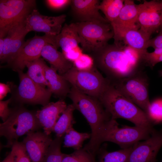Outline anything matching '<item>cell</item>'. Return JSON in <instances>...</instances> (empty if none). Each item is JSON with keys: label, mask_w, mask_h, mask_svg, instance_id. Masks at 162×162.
Returning <instances> with one entry per match:
<instances>
[{"label": "cell", "mask_w": 162, "mask_h": 162, "mask_svg": "<svg viewBox=\"0 0 162 162\" xmlns=\"http://www.w3.org/2000/svg\"><path fill=\"white\" fill-rule=\"evenodd\" d=\"M143 53L120 41L108 44L88 54L95 66L112 83L143 70Z\"/></svg>", "instance_id": "6da1fadb"}, {"label": "cell", "mask_w": 162, "mask_h": 162, "mask_svg": "<svg viewBox=\"0 0 162 162\" xmlns=\"http://www.w3.org/2000/svg\"><path fill=\"white\" fill-rule=\"evenodd\" d=\"M75 109L85 117L91 129V136L89 142L83 148L95 155L101 144L100 138L106 123L111 118L99 99L85 94L71 86L68 95Z\"/></svg>", "instance_id": "7a4b0ae2"}, {"label": "cell", "mask_w": 162, "mask_h": 162, "mask_svg": "<svg viewBox=\"0 0 162 162\" xmlns=\"http://www.w3.org/2000/svg\"><path fill=\"white\" fill-rule=\"evenodd\" d=\"M99 99L112 118H123L136 126L153 127L146 113L110 82Z\"/></svg>", "instance_id": "3957f363"}, {"label": "cell", "mask_w": 162, "mask_h": 162, "mask_svg": "<svg viewBox=\"0 0 162 162\" xmlns=\"http://www.w3.org/2000/svg\"><path fill=\"white\" fill-rule=\"evenodd\" d=\"M42 127L33 112L20 107L12 110L7 120L0 124V135L7 140L6 146L12 147L18 138Z\"/></svg>", "instance_id": "277c9868"}, {"label": "cell", "mask_w": 162, "mask_h": 162, "mask_svg": "<svg viewBox=\"0 0 162 162\" xmlns=\"http://www.w3.org/2000/svg\"><path fill=\"white\" fill-rule=\"evenodd\" d=\"M116 119L111 118L105 124L102 133L100 142H110L122 149L129 148L142 140L149 138L156 130L153 127L135 126L120 127Z\"/></svg>", "instance_id": "5b68a950"}, {"label": "cell", "mask_w": 162, "mask_h": 162, "mask_svg": "<svg viewBox=\"0 0 162 162\" xmlns=\"http://www.w3.org/2000/svg\"><path fill=\"white\" fill-rule=\"evenodd\" d=\"M62 76L80 92L98 99L110 83L94 65L86 70H79L73 66Z\"/></svg>", "instance_id": "8992f818"}, {"label": "cell", "mask_w": 162, "mask_h": 162, "mask_svg": "<svg viewBox=\"0 0 162 162\" xmlns=\"http://www.w3.org/2000/svg\"><path fill=\"white\" fill-rule=\"evenodd\" d=\"M83 52L89 54L108 44L114 35L110 22H77L75 23Z\"/></svg>", "instance_id": "52a82bcc"}, {"label": "cell", "mask_w": 162, "mask_h": 162, "mask_svg": "<svg viewBox=\"0 0 162 162\" xmlns=\"http://www.w3.org/2000/svg\"><path fill=\"white\" fill-rule=\"evenodd\" d=\"M148 79L143 70L130 76L110 82L146 113L151 104L148 94Z\"/></svg>", "instance_id": "ba28073f"}, {"label": "cell", "mask_w": 162, "mask_h": 162, "mask_svg": "<svg viewBox=\"0 0 162 162\" xmlns=\"http://www.w3.org/2000/svg\"><path fill=\"white\" fill-rule=\"evenodd\" d=\"M36 6L34 0H0V35L5 37L11 27L26 20Z\"/></svg>", "instance_id": "9c48e42d"}, {"label": "cell", "mask_w": 162, "mask_h": 162, "mask_svg": "<svg viewBox=\"0 0 162 162\" xmlns=\"http://www.w3.org/2000/svg\"><path fill=\"white\" fill-rule=\"evenodd\" d=\"M56 36L45 34L43 36L35 35L25 41L16 56L8 66L17 72L23 71L26 64L40 58L42 49L46 44H51L57 49Z\"/></svg>", "instance_id": "30bf717a"}, {"label": "cell", "mask_w": 162, "mask_h": 162, "mask_svg": "<svg viewBox=\"0 0 162 162\" xmlns=\"http://www.w3.org/2000/svg\"><path fill=\"white\" fill-rule=\"evenodd\" d=\"M20 83L17 96L21 102L39 104L44 106L50 103L52 93L46 88L37 84L23 71L18 72Z\"/></svg>", "instance_id": "8fae6325"}, {"label": "cell", "mask_w": 162, "mask_h": 162, "mask_svg": "<svg viewBox=\"0 0 162 162\" xmlns=\"http://www.w3.org/2000/svg\"><path fill=\"white\" fill-rule=\"evenodd\" d=\"M162 12V0H144L140 4L137 20L139 29L150 38L160 28Z\"/></svg>", "instance_id": "7c38bea8"}, {"label": "cell", "mask_w": 162, "mask_h": 162, "mask_svg": "<svg viewBox=\"0 0 162 162\" xmlns=\"http://www.w3.org/2000/svg\"><path fill=\"white\" fill-rule=\"evenodd\" d=\"M162 146V130H156L150 136L132 147L127 162H156Z\"/></svg>", "instance_id": "4fadbf2b"}, {"label": "cell", "mask_w": 162, "mask_h": 162, "mask_svg": "<svg viewBox=\"0 0 162 162\" xmlns=\"http://www.w3.org/2000/svg\"><path fill=\"white\" fill-rule=\"evenodd\" d=\"M140 4L124 0V5L117 19L110 23L113 30L114 42H120L124 32L132 28L139 29L137 20Z\"/></svg>", "instance_id": "5bb4252c"}, {"label": "cell", "mask_w": 162, "mask_h": 162, "mask_svg": "<svg viewBox=\"0 0 162 162\" xmlns=\"http://www.w3.org/2000/svg\"><path fill=\"white\" fill-rule=\"evenodd\" d=\"M25 20L15 25L5 37L2 54L0 56L1 63L10 64L17 56L24 43V38L28 32L26 28Z\"/></svg>", "instance_id": "9a60e30c"}, {"label": "cell", "mask_w": 162, "mask_h": 162, "mask_svg": "<svg viewBox=\"0 0 162 162\" xmlns=\"http://www.w3.org/2000/svg\"><path fill=\"white\" fill-rule=\"evenodd\" d=\"M53 140L44 132L32 131L26 134L22 142L32 162H41Z\"/></svg>", "instance_id": "2e32d148"}, {"label": "cell", "mask_w": 162, "mask_h": 162, "mask_svg": "<svg viewBox=\"0 0 162 162\" xmlns=\"http://www.w3.org/2000/svg\"><path fill=\"white\" fill-rule=\"evenodd\" d=\"M98 0H71L72 14L78 22H109L100 13Z\"/></svg>", "instance_id": "e0dca14e"}, {"label": "cell", "mask_w": 162, "mask_h": 162, "mask_svg": "<svg viewBox=\"0 0 162 162\" xmlns=\"http://www.w3.org/2000/svg\"><path fill=\"white\" fill-rule=\"evenodd\" d=\"M63 100L49 103L35 112V116L44 132L50 135L60 117L67 108Z\"/></svg>", "instance_id": "ac0fdd59"}, {"label": "cell", "mask_w": 162, "mask_h": 162, "mask_svg": "<svg viewBox=\"0 0 162 162\" xmlns=\"http://www.w3.org/2000/svg\"><path fill=\"white\" fill-rule=\"evenodd\" d=\"M45 77L48 82L47 87L52 94L60 100L64 99L69 94L71 86L63 76L57 73L52 67L46 65Z\"/></svg>", "instance_id": "d6986e66"}, {"label": "cell", "mask_w": 162, "mask_h": 162, "mask_svg": "<svg viewBox=\"0 0 162 162\" xmlns=\"http://www.w3.org/2000/svg\"><path fill=\"white\" fill-rule=\"evenodd\" d=\"M53 45L47 44L43 47L41 56L48 61L51 66L55 68L60 75H62L71 69L73 65Z\"/></svg>", "instance_id": "ffe728a7"}, {"label": "cell", "mask_w": 162, "mask_h": 162, "mask_svg": "<svg viewBox=\"0 0 162 162\" xmlns=\"http://www.w3.org/2000/svg\"><path fill=\"white\" fill-rule=\"evenodd\" d=\"M56 41L57 48L60 47L62 52L79 46L80 39L75 23H65L56 36Z\"/></svg>", "instance_id": "44dd1931"}, {"label": "cell", "mask_w": 162, "mask_h": 162, "mask_svg": "<svg viewBox=\"0 0 162 162\" xmlns=\"http://www.w3.org/2000/svg\"><path fill=\"white\" fill-rule=\"evenodd\" d=\"M66 18V15L64 14L54 16L44 15L39 23L30 29L29 32H41L45 34L56 36L60 32Z\"/></svg>", "instance_id": "7402d4cb"}, {"label": "cell", "mask_w": 162, "mask_h": 162, "mask_svg": "<svg viewBox=\"0 0 162 162\" xmlns=\"http://www.w3.org/2000/svg\"><path fill=\"white\" fill-rule=\"evenodd\" d=\"M150 39L139 29L132 28L124 33L120 41L139 52L144 53L147 51Z\"/></svg>", "instance_id": "603a6c76"}, {"label": "cell", "mask_w": 162, "mask_h": 162, "mask_svg": "<svg viewBox=\"0 0 162 162\" xmlns=\"http://www.w3.org/2000/svg\"><path fill=\"white\" fill-rule=\"evenodd\" d=\"M46 65L44 61L40 58L28 62L26 64L28 68L26 74L29 77L44 88L48 85L45 77V68Z\"/></svg>", "instance_id": "cb8c5ba5"}, {"label": "cell", "mask_w": 162, "mask_h": 162, "mask_svg": "<svg viewBox=\"0 0 162 162\" xmlns=\"http://www.w3.org/2000/svg\"><path fill=\"white\" fill-rule=\"evenodd\" d=\"M75 110L72 104L68 105L53 129L52 132L55 133L56 137L64 136L68 130L73 127V124L76 123L73 116Z\"/></svg>", "instance_id": "d4e9b609"}, {"label": "cell", "mask_w": 162, "mask_h": 162, "mask_svg": "<svg viewBox=\"0 0 162 162\" xmlns=\"http://www.w3.org/2000/svg\"><path fill=\"white\" fill-rule=\"evenodd\" d=\"M124 0H103L100 2L98 9L104 14L110 23L118 16L124 5Z\"/></svg>", "instance_id": "484cf974"}, {"label": "cell", "mask_w": 162, "mask_h": 162, "mask_svg": "<svg viewBox=\"0 0 162 162\" xmlns=\"http://www.w3.org/2000/svg\"><path fill=\"white\" fill-rule=\"evenodd\" d=\"M91 133H80L75 130L73 127L66 132L64 137L63 147L72 148L75 150L82 148V144L86 140L90 139Z\"/></svg>", "instance_id": "4316f807"}, {"label": "cell", "mask_w": 162, "mask_h": 162, "mask_svg": "<svg viewBox=\"0 0 162 162\" xmlns=\"http://www.w3.org/2000/svg\"><path fill=\"white\" fill-rule=\"evenodd\" d=\"M132 147L110 152L100 148L99 162H127Z\"/></svg>", "instance_id": "83f0119b"}, {"label": "cell", "mask_w": 162, "mask_h": 162, "mask_svg": "<svg viewBox=\"0 0 162 162\" xmlns=\"http://www.w3.org/2000/svg\"><path fill=\"white\" fill-rule=\"evenodd\" d=\"M64 137H56L53 140L41 162H62L63 153L61 147Z\"/></svg>", "instance_id": "f1b7e54d"}, {"label": "cell", "mask_w": 162, "mask_h": 162, "mask_svg": "<svg viewBox=\"0 0 162 162\" xmlns=\"http://www.w3.org/2000/svg\"><path fill=\"white\" fill-rule=\"evenodd\" d=\"M95 156L82 148L70 154L63 153L62 162H96Z\"/></svg>", "instance_id": "f546056e"}, {"label": "cell", "mask_w": 162, "mask_h": 162, "mask_svg": "<svg viewBox=\"0 0 162 162\" xmlns=\"http://www.w3.org/2000/svg\"><path fill=\"white\" fill-rule=\"evenodd\" d=\"M146 113L153 124L162 122V99L151 103Z\"/></svg>", "instance_id": "4dcf8cb0"}, {"label": "cell", "mask_w": 162, "mask_h": 162, "mask_svg": "<svg viewBox=\"0 0 162 162\" xmlns=\"http://www.w3.org/2000/svg\"><path fill=\"white\" fill-rule=\"evenodd\" d=\"M142 60L144 65L153 69L158 63L162 62V48L154 49V51L151 52L147 51L144 52Z\"/></svg>", "instance_id": "1f68e13d"}, {"label": "cell", "mask_w": 162, "mask_h": 162, "mask_svg": "<svg viewBox=\"0 0 162 162\" xmlns=\"http://www.w3.org/2000/svg\"><path fill=\"white\" fill-rule=\"evenodd\" d=\"M11 147L15 162H32L22 142H15Z\"/></svg>", "instance_id": "d6a6232c"}, {"label": "cell", "mask_w": 162, "mask_h": 162, "mask_svg": "<svg viewBox=\"0 0 162 162\" xmlns=\"http://www.w3.org/2000/svg\"><path fill=\"white\" fill-rule=\"evenodd\" d=\"M73 66L81 70H86L92 68L94 65L92 58L89 54L83 53L73 62Z\"/></svg>", "instance_id": "836d02e7"}, {"label": "cell", "mask_w": 162, "mask_h": 162, "mask_svg": "<svg viewBox=\"0 0 162 162\" xmlns=\"http://www.w3.org/2000/svg\"><path fill=\"white\" fill-rule=\"evenodd\" d=\"M12 100L11 98L5 101H0V116L3 121L5 122L10 116L12 110L8 107V104Z\"/></svg>", "instance_id": "e575fe53"}, {"label": "cell", "mask_w": 162, "mask_h": 162, "mask_svg": "<svg viewBox=\"0 0 162 162\" xmlns=\"http://www.w3.org/2000/svg\"><path fill=\"white\" fill-rule=\"evenodd\" d=\"M45 1L50 8L53 10H58L70 5L71 0H46Z\"/></svg>", "instance_id": "d590c367"}, {"label": "cell", "mask_w": 162, "mask_h": 162, "mask_svg": "<svg viewBox=\"0 0 162 162\" xmlns=\"http://www.w3.org/2000/svg\"><path fill=\"white\" fill-rule=\"evenodd\" d=\"M62 53L65 58L72 63L83 53L81 48L79 46Z\"/></svg>", "instance_id": "8d00e7d4"}, {"label": "cell", "mask_w": 162, "mask_h": 162, "mask_svg": "<svg viewBox=\"0 0 162 162\" xmlns=\"http://www.w3.org/2000/svg\"><path fill=\"white\" fill-rule=\"evenodd\" d=\"M159 31V33L156 36L149 40L148 48L152 47L154 49L162 48V28Z\"/></svg>", "instance_id": "74e56055"}, {"label": "cell", "mask_w": 162, "mask_h": 162, "mask_svg": "<svg viewBox=\"0 0 162 162\" xmlns=\"http://www.w3.org/2000/svg\"><path fill=\"white\" fill-rule=\"evenodd\" d=\"M10 86L8 84L2 83H0V100L2 99L7 95L8 93L10 92Z\"/></svg>", "instance_id": "f35d334b"}, {"label": "cell", "mask_w": 162, "mask_h": 162, "mask_svg": "<svg viewBox=\"0 0 162 162\" xmlns=\"http://www.w3.org/2000/svg\"><path fill=\"white\" fill-rule=\"evenodd\" d=\"M1 162H15L14 152L12 149H11V151Z\"/></svg>", "instance_id": "ab89813d"}, {"label": "cell", "mask_w": 162, "mask_h": 162, "mask_svg": "<svg viewBox=\"0 0 162 162\" xmlns=\"http://www.w3.org/2000/svg\"><path fill=\"white\" fill-rule=\"evenodd\" d=\"M4 38L3 36L0 35V56L3 52Z\"/></svg>", "instance_id": "60d3db41"}, {"label": "cell", "mask_w": 162, "mask_h": 162, "mask_svg": "<svg viewBox=\"0 0 162 162\" xmlns=\"http://www.w3.org/2000/svg\"><path fill=\"white\" fill-rule=\"evenodd\" d=\"M159 74L160 76H162V70H160L158 71Z\"/></svg>", "instance_id": "b9f144b4"}, {"label": "cell", "mask_w": 162, "mask_h": 162, "mask_svg": "<svg viewBox=\"0 0 162 162\" xmlns=\"http://www.w3.org/2000/svg\"><path fill=\"white\" fill-rule=\"evenodd\" d=\"M161 28H162V12L161 16V26H160V29Z\"/></svg>", "instance_id": "7bdbcfd3"}, {"label": "cell", "mask_w": 162, "mask_h": 162, "mask_svg": "<svg viewBox=\"0 0 162 162\" xmlns=\"http://www.w3.org/2000/svg\"><path fill=\"white\" fill-rule=\"evenodd\" d=\"M161 162H162V160H161Z\"/></svg>", "instance_id": "ee69618b"}]
</instances>
